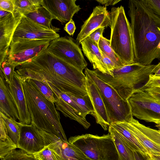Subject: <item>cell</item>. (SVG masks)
Wrapping results in <instances>:
<instances>
[{
    "label": "cell",
    "instance_id": "obj_1",
    "mask_svg": "<svg viewBox=\"0 0 160 160\" xmlns=\"http://www.w3.org/2000/svg\"><path fill=\"white\" fill-rule=\"evenodd\" d=\"M47 49L18 65L16 72L22 77L50 83L65 92L80 97L87 95L86 77L82 71Z\"/></svg>",
    "mask_w": 160,
    "mask_h": 160
},
{
    "label": "cell",
    "instance_id": "obj_2",
    "mask_svg": "<svg viewBox=\"0 0 160 160\" xmlns=\"http://www.w3.org/2000/svg\"><path fill=\"white\" fill-rule=\"evenodd\" d=\"M128 14L133 37L136 63L151 64L152 58L160 41V18L145 0H130Z\"/></svg>",
    "mask_w": 160,
    "mask_h": 160
},
{
    "label": "cell",
    "instance_id": "obj_3",
    "mask_svg": "<svg viewBox=\"0 0 160 160\" xmlns=\"http://www.w3.org/2000/svg\"><path fill=\"white\" fill-rule=\"evenodd\" d=\"M20 77L31 123L39 130L50 133L64 141L68 142L60 121L59 112L54 103L44 97L28 78Z\"/></svg>",
    "mask_w": 160,
    "mask_h": 160
},
{
    "label": "cell",
    "instance_id": "obj_4",
    "mask_svg": "<svg viewBox=\"0 0 160 160\" xmlns=\"http://www.w3.org/2000/svg\"><path fill=\"white\" fill-rule=\"evenodd\" d=\"M156 65L144 66L138 63L115 68L111 75L93 70L96 75L112 88L124 100L138 90L142 89L148 82Z\"/></svg>",
    "mask_w": 160,
    "mask_h": 160
},
{
    "label": "cell",
    "instance_id": "obj_5",
    "mask_svg": "<svg viewBox=\"0 0 160 160\" xmlns=\"http://www.w3.org/2000/svg\"><path fill=\"white\" fill-rule=\"evenodd\" d=\"M109 13L111 47L124 65L136 63L130 23L123 7H113Z\"/></svg>",
    "mask_w": 160,
    "mask_h": 160
},
{
    "label": "cell",
    "instance_id": "obj_6",
    "mask_svg": "<svg viewBox=\"0 0 160 160\" xmlns=\"http://www.w3.org/2000/svg\"><path fill=\"white\" fill-rule=\"evenodd\" d=\"M86 77L96 85L105 106L110 124L118 122H129L133 118L130 106L110 86L88 68L85 69Z\"/></svg>",
    "mask_w": 160,
    "mask_h": 160
},
{
    "label": "cell",
    "instance_id": "obj_7",
    "mask_svg": "<svg viewBox=\"0 0 160 160\" xmlns=\"http://www.w3.org/2000/svg\"><path fill=\"white\" fill-rule=\"evenodd\" d=\"M68 142L92 160H120L109 133L102 136L86 134L70 137Z\"/></svg>",
    "mask_w": 160,
    "mask_h": 160
},
{
    "label": "cell",
    "instance_id": "obj_8",
    "mask_svg": "<svg viewBox=\"0 0 160 160\" xmlns=\"http://www.w3.org/2000/svg\"><path fill=\"white\" fill-rule=\"evenodd\" d=\"M127 101L133 116L147 122H160V102L147 92L138 90Z\"/></svg>",
    "mask_w": 160,
    "mask_h": 160
},
{
    "label": "cell",
    "instance_id": "obj_9",
    "mask_svg": "<svg viewBox=\"0 0 160 160\" xmlns=\"http://www.w3.org/2000/svg\"><path fill=\"white\" fill-rule=\"evenodd\" d=\"M47 49L82 71L87 68L88 63L80 47L71 37H59L52 40Z\"/></svg>",
    "mask_w": 160,
    "mask_h": 160
},
{
    "label": "cell",
    "instance_id": "obj_10",
    "mask_svg": "<svg viewBox=\"0 0 160 160\" xmlns=\"http://www.w3.org/2000/svg\"><path fill=\"white\" fill-rule=\"evenodd\" d=\"M58 32L39 24L22 15L14 31L11 42L33 39L51 41L60 37Z\"/></svg>",
    "mask_w": 160,
    "mask_h": 160
},
{
    "label": "cell",
    "instance_id": "obj_11",
    "mask_svg": "<svg viewBox=\"0 0 160 160\" xmlns=\"http://www.w3.org/2000/svg\"><path fill=\"white\" fill-rule=\"evenodd\" d=\"M50 42L33 39L11 42L7 58L18 65L36 56L42 50L47 49Z\"/></svg>",
    "mask_w": 160,
    "mask_h": 160
},
{
    "label": "cell",
    "instance_id": "obj_12",
    "mask_svg": "<svg viewBox=\"0 0 160 160\" xmlns=\"http://www.w3.org/2000/svg\"><path fill=\"white\" fill-rule=\"evenodd\" d=\"M44 83L48 85L53 92L56 99L54 104L57 110L66 117L77 122L85 129L89 128L91 124L87 120L86 115L69 95L52 84L47 82Z\"/></svg>",
    "mask_w": 160,
    "mask_h": 160
},
{
    "label": "cell",
    "instance_id": "obj_13",
    "mask_svg": "<svg viewBox=\"0 0 160 160\" xmlns=\"http://www.w3.org/2000/svg\"><path fill=\"white\" fill-rule=\"evenodd\" d=\"M19 125L20 132L17 148L29 154H36L42 150L46 144L40 130L32 123L26 125L19 123Z\"/></svg>",
    "mask_w": 160,
    "mask_h": 160
},
{
    "label": "cell",
    "instance_id": "obj_14",
    "mask_svg": "<svg viewBox=\"0 0 160 160\" xmlns=\"http://www.w3.org/2000/svg\"><path fill=\"white\" fill-rule=\"evenodd\" d=\"M22 15L15 10L13 13L0 18V64L8 56L14 32Z\"/></svg>",
    "mask_w": 160,
    "mask_h": 160
},
{
    "label": "cell",
    "instance_id": "obj_15",
    "mask_svg": "<svg viewBox=\"0 0 160 160\" xmlns=\"http://www.w3.org/2000/svg\"><path fill=\"white\" fill-rule=\"evenodd\" d=\"M76 0H42L41 5L51 14L54 19L65 23L72 20L81 9Z\"/></svg>",
    "mask_w": 160,
    "mask_h": 160
},
{
    "label": "cell",
    "instance_id": "obj_16",
    "mask_svg": "<svg viewBox=\"0 0 160 160\" xmlns=\"http://www.w3.org/2000/svg\"><path fill=\"white\" fill-rule=\"evenodd\" d=\"M111 18L106 7L98 6L95 7L88 18L81 27L76 38L78 45L84 39L96 29L109 26Z\"/></svg>",
    "mask_w": 160,
    "mask_h": 160
},
{
    "label": "cell",
    "instance_id": "obj_17",
    "mask_svg": "<svg viewBox=\"0 0 160 160\" xmlns=\"http://www.w3.org/2000/svg\"><path fill=\"white\" fill-rule=\"evenodd\" d=\"M45 142L49 144L64 160H92L77 147L56 136L40 130Z\"/></svg>",
    "mask_w": 160,
    "mask_h": 160
},
{
    "label": "cell",
    "instance_id": "obj_18",
    "mask_svg": "<svg viewBox=\"0 0 160 160\" xmlns=\"http://www.w3.org/2000/svg\"><path fill=\"white\" fill-rule=\"evenodd\" d=\"M9 85L11 94L18 112V122L22 124H30L31 119L28 109L21 77L15 71Z\"/></svg>",
    "mask_w": 160,
    "mask_h": 160
},
{
    "label": "cell",
    "instance_id": "obj_19",
    "mask_svg": "<svg viewBox=\"0 0 160 160\" xmlns=\"http://www.w3.org/2000/svg\"><path fill=\"white\" fill-rule=\"evenodd\" d=\"M86 85L87 94L94 110V117L96 122L99 124L104 130L107 131L110 123L105 106L98 88L94 82L87 77Z\"/></svg>",
    "mask_w": 160,
    "mask_h": 160
},
{
    "label": "cell",
    "instance_id": "obj_20",
    "mask_svg": "<svg viewBox=\"0 0 160 160\" xmlns=\"http://www.w3.org/2000/svg\"><path fill=\"white\" fill-rule=\"evenodd\" d=\"M0 112L15 120H19L18 110L11 94L9 84L0 72Z\"/></svg>",
    "mask_w": 160,
    "mask_h": 160
},
{
    "label": "cell",
    "instance_id": "obj_21",
    "mask_svg": "<svg viewBox=\"0 0 160 160\" xmlns=\"http://www.w3.org/2000/svg\"><path fill=\"white\" fill-rule=\"evenodd\" d=\"M80 44L84 55L92 64L93 69H97L103 73L107 74L98 46L88 37L83 40Z\"/></svg>",
    "mask_w": 160,
    "mask_h": 160
},
{
    "label": "cell",
    "instance_id": "obj_22",
    "mask_svg": "<svg viewBox=\"0 0 160 160\" xmlns=\"http://www.w3.org/2000/svg\"><path fill=\"white\" fill-rule=\"evenodd\" d=\"M110 125L120 134L127 145L134 151L148 153L128 128L126 122H116L111 124Z\"/></svg>",
    "mask_w": 160,
    "mask_h": 160
},
{
    "label": "cell",
    "instance_id": "obj_23",
    "mask_svg": "<svg viewBox=\"0 0 160 160\" xmlns=\"http://www.w3.org/2000/svg\"><path fill=\"white\" fill-rule=\"evenodd\" d=\"M108 130L113 139L120 160H135L134 151L127 145L120 134L110 125Z\"/></svg>",
    "mask_w": 160,
    "mask_h": 160
},
{
    "label": "cell",
    "instance_id": "obj_24",
    "mask_svg": "<svg viewBox=\"0 0 160 160\" xmlns=\"http://www.w3.org/2000/svg\"><path fill=\"white\" fill-rule=\"evenodd\" d=\"M23 15L45 27L58 31L60 30L52 25L51 22L53 19V17L50 13L42 6L35 11L26 13Z\"/></svg>",
    "mask_w": 160,
    "mask_h": 160
},
{
    "label": "cell",
    "instance_id": "obj_25",
    "mask_svg": "<svg viewBox=\"0 0 160 160\" xmlns=\"http://www.w3.org/2000/svg\"><path fill=\"white\" fill-rule=\"evenodd\" d=\"M131 121L126 122L127 126L149 154L152 153H160V146L153 142L138 129Z\"/></svg>",
    "mask_w": 160,
    "mask_h": 160
},
{
    "label": "cell",
    "instance_id": "obj_26",
    "mask_svg": "<svg viewBox=\"0 0 160 160\" xmlns=\"http://www.w3.org/2000/svg\"><path fill=\"white\" fill-rule=\"evenodd\" d=\"M15 10L22 15L36 11L41 6L42 0H13Z\"/></svg>",
    "mask_w": 160,
    "mask_h": 160
},
{
    "label": "cell",
    "instance_id": "obj_27",
    "mask_svg": "<svg viewBox=\"0 0 160 160\" xmlns=\"http://www.w3.org/2000/svg\"><path fill=\"white\" fill-rule=\"evenodd\" d=\"M0 117L4 121L9 137L17 146L20 132L19 123L1 112H0Z\"/></svg>",
    "mask_w": 160,
    "mask_h": 160
},
{
    "label": "cell",
    "instance_id": "obj_28",
    "mask_svg": "<svg viewBox=\"0 0 160 160\" xmlns=\"http://www.w3.org/2000/svg\"><path fill=\"white\" fill-rule=\"evenodd\" d=\"M98 47L100 50L110 59L118 67L125 66L111 47L110 40L103 35L99 40Z\"/></svg>",
    "mask_w": 160,
    "mask_h": 160
},
{
    "label": "cell",
    "instance_id": "obj_29",
    "mask_svg": "<svg viewBox=\"0 0 160 160\" xmlns=\"http://www.w3.org/2000/svg\"><path fill=\"white\" fill-rule=\"evenodd\" d=\"M133 125L153 142L160 146V131L151 128L140 123L133 118L131 121Z\"/></svg>",
    "mask_w": 160,
    "mask_h": 160
},
{
    "label": "cell",
    "instance_id": "obj_30",
    "mask_svg": "<svg viewBox=\"0 0 160 160\" xmlns=\"http://www.w3.org/2000/svg\"><path fill=\"white\" fill-rule=\"evenodd\" d=\"M65 93L69 95L71 99L80 106L86 115L90 114L94 117V110L91 100L88 94L80 97Z\"/></svg>",
    "mask_w": 160,
    "mask_h": 160
},
{
    "label": "cell",
    "instance_id": "obj_31",
    "mask_svg": "<svg viewBox=\"0 0 160 160\" xmlns=\"http://www.w3.org/2000/svg\"><path fill=\"white\" fill-rule=\"evenodd\" d=\"M18 65L7 58L0 64V72L2 73L5 81L9 84L12 81L15 68Z\"/></svg>",
    "mask_w": 160,
    "mask_h": 160
},
{
    "label": "cell",
    "instance_id": "obj_32",
    "mask_svg": "<svg viewBox=\"0 0 160 160\" xmlns=\"http://www.w3.org/2000/svg\"><path fill=\"white\" fill-rule=\"evenodd\" d=\"M28 78L33 86L44 97L50 101L54 103L56 101L55 95L48 85L33 79Z\"/></svg>",
    "mask_w": 160,
    "mask_h": 160
},
{
    "label": "cell",
    "instance_id": "obj_33",
    "mask_svg": "<svg viewBox=\"0 0 160 160\" xmlns=\"http://www.w3.org/2000/svg\"><path fill=\"white\" fill-rule=\"evenodd\" d=\"M45 143L44 148L36 154L40 160H64L49 144Z\"/></svg>",
    "mask_w": 160,
    "mask_h": 160
},
{
    "label": "cell",
    "instance_id": "obj_34",
    "mask_svg": "<svg viewBox=\"0 0 160 160\" xmlns=\"http://www.w3.org/2000/svg\"><path fill=\"white\" fill-rule=\"evenodd\" d=\"M2 160H40L36 154H29L23 150L15 149Z\"/></svg>",
    "mask_w": 160,
    "mask_h": 160
},
{
    "label": "cell",
    "instance_id": "obj_35",
    "mask_svg": "<svg viewBox=\"0 0 160 160\" xmlns=\"http://www.w3.org/2000/svg\"><path fill=\"white\" fill-rule=\"evenodd\" d=\"M17 148V145L11 139L9 135L5 139L0 140V158L1 160Z\"/></svg>",
    "mask_w": 160,
    "mask_h": 160
},
{
    "label": "cell",
    "instance_id": "obj_36",
    "mask_svg": "<svg viewBox=\"0 0 160 160\" xmlns=\"http://www.w3.org/2000/svg\"><path fill=\"white\" fill-rule=\"evenodd\" d=\"M101 52L103 62L107 72V74L111 75L113 70L118 67L102 51Z\"/></svg>",
    "mask_w": 160,
    "mask_h": 160
},
{
    "label": "cell",
    "instance_id": "obj_37",
    "mask_svg": "<svg viewBox=\"0 0 160 160\" xmlns=\"http://www.w3.org/2000/svg\"><path fill=\"white\" fill-rule=\"evenodd\" d=\"M0 9L13 13L15 6L13 0H0Z\"/></svg>",
    "mask_w": 160,
    "mask_h": 160
},
{
    "label": "cell",
    "instance_id": "obj_38",
    "mask_svg": "<svg viewBox=\"0 0 160 160\" xmlns=\"http://www.w3.org/2000/svg\"><path fill=\"white\" fill-rule=\"evenodd\" d=\"M147 5L160 18V0H145Z\"/></svg>",
    "mask_w": 160,
    "mask_h": 160
},
{
    "label": "cell",
    "instance_id": "obj_39",
    "mask_svg": "<svg viewBox=\"0 0 160 160\" xmlns=\"http://www.w3.org/2000/svg\"><path fill=\"white\" fill-rule=\"evenodd\" d=\"M142 89L147 92L160 102V87H152L144 88Z\"/></svg>",
    "mask_w": 160,
    "mask_h": 160
},
{
    "label": "cell",
    "instance_id": "obj_40",
    "mask_svg": "<svg viewBox=\"0 0 160 160\" xmlns=\"http://www.w3.org/2000/svg\"><path fill=\"white\" fill-rule=\"evenodd\" d=\"M105 29L104 28H98L92 32L88 37L94 42L98 46L99 40Z\"/></svg>",
    "mask_w": 160,
    "mask_h": 160
},
{
    "label": "cell",
    "instance_id": "obj_41",
    "mask_svg": "<svg viewBox=\"0 0 160 160\" xmlns=\"http://www.w3.org/2000/svg\"><path fill=\"white\" fill-rule=\"evenodd\" d=\"M152 87H160V77L153 74L150 75L148 82L143 88Z\"/></svg>",
    "mask_w": 160,
    "mask_h": 160
},
{
    "label": "cell",
    "instance_id": "obj_42",
    "mask_svg": "<svg viewBox=\"0 0 160 160\" xmlns=\"http://www.w3.org/2000/svg\"><path fill=\"white\" fill-rule=\"evenodd\" d=\"M76 29L74 21L72 20L65 24L64 30L70 36H73Z\"/></svg>",
    "mask_w": 160,
    "mask_h": 160
},
{
    "label": "cell",
    "instance_id": "obj_43",
    "mask_svg": "<svg viewBox=\"0 0 160 160\" xmlns=\"http://www.w3.org/2000/svg\"><path fill=\"white\" fill-rule=\"evenodd\" d=\"M134 152L135 160H152L149 154L139 151Z\"/></svg>",
    "mask_w": 160,
    "mask_h": 160
},
{
    "label": "cell",
    "instance_id": "obj_44",
    "mask_svg": "<svg viewBox=\"0 0 160 160\" xmlns=\"http://www.w3.org/2000/svg\"><path fill=\"white\" fill-rule=\"evenodd\" d=\"M98 3L106 7L109 5H114L121 0H96Z\"/></svg>",
    "mask_w": 160,
    "mask_h": 160
},
{
    "label": "cell",
    "instance_id": "obj_45",
    "mask_svg": "<svg viewBox=\"0 0 160 160\" xmlns=\"http://www.w3.org/2000/svg\"><path fill=\"white\" fill-rule=\"evenodd\" d=\"M158 29L160 31V28H158ZM155 59H160V41L152 55V61L153 62Z\"/></svg>",
    "mask_w": 160,
    "mask_h": 160
},
{
    "label": "cell",
    "instance_id": "obj_46",
    "mask_svg": "<svg viewBox=\"0 0 160 160\" xmlns=\"http://www.w3.org/2000/svg\"><path fill=\"white\" fill-rule=\"evenodd\" d=\"M153 74L156 77H160V62L156 65L153 70Z\"/></svg>",
    "mask_w": 160,
    "mask_h": 160
},
{
    "label": "cell",
    "instance_id": "obj_47",
    "mask_svg": "<svg viewBox=\"0 0 160 160\" xmlns=\"http://www.w3.org/2000/svg\"><path fill=\"white\" fill-rule=\"evenodd\" d=\"M149 155L152 160H160V153H152Z\"/></svg>",
    "mask_w": 160,
    "mask_h": 160
},
{
    "label": "cell",
    "instance_id": "obj_48",
    "mask_svg": "<svg viewBox=\"0 0 160 160\" xmlns=\"http://www.w3.org/2000/svg\"><path fill=\"white\" fill-rule=\"evenodd\" d=\"M10 12L0 9V18L6 17L9 15Z\"/></svg>",
    "mask_w": 160,
    "mask_h": 160
},
{
    "label": "cell",
    "instance_id": "obj_49",
    "mask_svg": "<svg viewBox=\"0 0 160 160\" xmlns=\"http://www.w3.org/2000/svg\"><path fill=\"white\" fill-rule=\"evenodd\" d=\"M156 126L158 129V130L160 131V123H156Z\"/></svg>",
    "mask_w": 160,
    "mask_h": 160
},
{
    "label": "cell",
    "instance_id": "obj_50",
    "mask_svg": "<svg viewBox=\"0 0 160 160\" xmlns=\"http://www.w3.org/2000/svg\"><path fill=\"white\" fill-rule=\"evenodd\" d=\"M160 123V122H159V123Z\"/></svg>",
    "mask_w": 160,
    "mask_h": 160
}]
</instances>
